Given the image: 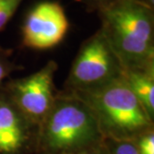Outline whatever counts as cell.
Here are the masks:
<instances>
[{
    "label": "cell",
    "instance_id": "6da1fadb",
    "mask_svg": "<svg viewBox=\"0 0 154 154\" xmlns=\"http://www.w3.org/2000/svg\"><path fill=\"white\" fill-rule=\"evenodd\" d=\"M104 138L87 104L65 90L55 95L37 127L34 154H77L100 145Z\"/></svg>",
    "mask_w": 154,
    "mask_h": 154
},
{
    "label": "cell",
    "instance_id": "7a4b0ae2",
    "mask_svg": "<svg viewBox=\"0 0 154 154\" xmlns=\"http://www.w3.org/2000/svg\"><path fill=\"white\" fill-rule=\"evenodd\" d=\"M72 92L88 105L105 138L134 140L154 128V120L129 87L124 72L105 84Z\"/></svg>",
    "mask_w": 154,
    "mask_h": 154
},
{
    "label": "cell",
    "instance_id": "3957f363",
    "mask_svg": "<svg viewBox=\"0 0 154 154\" xmlns=\"http://www.w3.org/2000/svg\"><path fill=\"white\" fill-rule=\"evenodd\" d=\"M104 34L123 68L153 66V32L149 14L142 6L123 2L106 13Z\"/></svg>",
    "mask_w": 154,
    "mask_h": 154
},
{
    "label": "cell",
    "instance_id": "277c9868",
    "mask_svg": "<svg viewBox=\"0 0 154 154\" xmlns=\"http://www.w3.org/2000/svg\"><path fill=\"white\" fill-rule=\"evenodd\" d=\"M119 58L104 32H99L87 40L73 62L67 90L79 91L94 88L123 74Z\"/></svg>",
    "mask_w": 154,
    "mask_h": 154
},
{
    "label": "cell",
    "instance_id": "5b68a950",
    "mask_svg": "<svg viewBox=\"0 0 154 154\" xmlns=\"http://www.w3.org/2000/svg\"><path fill=\"white\" fill-rule=\"evenodd\" d=\"M57 64L49 61L33 74L9 83L4 92L21 113L38 127L55 99L54 74Z\"/></svg>",
    "mask_w": 154,
    "mask_h": 154
},
{
    "label": "cell",
    "instance_id": "8992f818",
    "mask_svg": "<svg viewBox=\"0 0 154 154\" xmlns=\"http://www.w3.org/2000/svg\"><path fill=\"white\" fill-rule=\"evenodd\" d=\"M69 23L56 2H42L30 11L22 28V42L32 49H49L63 40Z\"/></svg>",
    "mask_w": 154,
    "mask_h": 154
},
{
    "label": "cell",
    "instance_id": "52a82bcc",
    "mask_svg": "<svg viewBox=\"0 0 154 154\" xmlns=\"http://www.w3.org/2000/svg\"><path fill=\"white\" fill-rule=\"evenodd\" d=\"M37 127L0 91V154H34Z\"/></svg>",
    "mask_w": 154,
    "mask_h": 154
},
{
    "label": "cell",
    "instance_id": "ba28073f",
    "mask_svg": "<svg viewBox=\"0 0 154 154\" xmlns=\"http://www.w3.org/2000/svg\"><path fill=\"white\" fill-rule=\"evenodd\" d=\"M124 77L147 114L154 120L153 66L147 68L124 69Z\"/></svg>",
    "mask_w": 154,
    "mask_h": 154
},
{
    "label": "cell",
    "instance_id": "9c48e42d",
    "mask_svg": "<svg viewBox=\"0 0 154 154\" xmlns=\"http://www.w3.org/2000/svg\"><path fill=\"white\" fill-rule=\"evenodd\" d=\"M103 143L108 154H139L133 140L104 138Z\"/></svg>",
    "mask_w": 154,
    "mask_h": 154
},
{
    "label": "cell",
    "instance_id": "30bf717a",
    "mask_svg": "<svg viewBox=\"0 0 154 154\" xmlns=\"http://www.w3.org/2000/svg\"><path fill=\"white\" fill-rule=\"evenodd\" d=\"M133 141L139 154H154V128L144 132Z\"/></svg>",
    "mask_w": 154,
    "mask_h": 154
},
{
    "label": "cell",
    "instance_id": "8fae6325",
    "mask_svg": "<svg viewBox=\"0 0 154 154\" xmlns=\"http://www.w3.org/2000/svg\"><path fill=\"white\" fill-rule=\"evenodd\" d=\"M22 0H0V30L16 11Z\"/></svg>",
    "mask_w": 154,
    "mask_h": 154
},
{
    "label": "cell",
    "instance_id": "7c38bea8",
    "mask_svg": "<svg viewBox=\"0 0 154 154\" xmlns=\"http://www.w3.org/2000/svg\"><path fill=\"white\" fill-rule=\"evenodd\" d=\"M9 72H10V65L5 60L0 58V84L2 83L5 77L9 74Z\"/></svg>",
    "mask_w": 154,
    "mask_h": 154
},
{
    "label": "cell",
    "instance_id": "4fadbf2b",
    "mask_svg": "<svg viewBox=\"0 0 154 154\" xmlns=\"http://www.w3.org/2000/svg\"><path fill=\"white\" fill-rule=\"evenodd\" d=\"M77 154H108V153H107V150L105 148V146H104V143L102 142L100 145L95 146L93 148H90L88 150H85V151L79 152Z\"/></svg>",
    "mask_w": 154,
    "mask_h": 154
},
{
    "label": "cell",
    "instance_id": "5bb4252c",
    "mask_svg": "<svg viewBox=\"0 0 154 154\" xmlns=\"http://www.w3.org/2000/svg\"><path fill=\"white\" fill-rule=\"evenodd\" d=\"M150 1H151V2H153V0H150Z\"/></svg>",
    "mask_w": 154,
    "mask_h": 154
}]
</instances>
